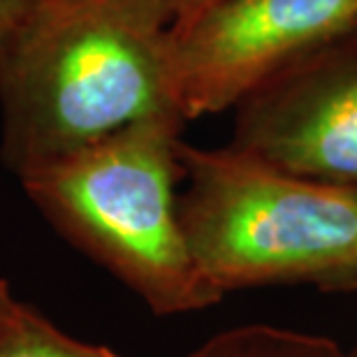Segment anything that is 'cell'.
<instances>
[{"label":"cell","mask_w":357,"mask_h":357,"mask_svg":"<svg viewBox=\"0 0 357 357\" xmlns=\"http://www.w3.org/2000/svg\"><path fill=\"white\" fill-rule=\"evenodd\" d=\"M0 105L17 176L139 121L181 119L169 26L139 0H26L0 38Z\"/></svg>","instance_id":"obj_1"},{"label":"cell","mask_w":357,"mask_h":357,"mask_svg":"<svg viewBox=\"0 0 357 357\" xmlns=\"http://www.w3.org/2000/svg\"><path fill=\"white\" fill-rule=\"evenodd\" d=\"M181 123L139 121L19 176L49 223L155 316L199 311L223 297L197 271L178 220Z\"/></svg>","instance_id":"obj_2"},{"label":"cell","mask_w":357,"mask_h":357,"mask_svg":"<svg viewBox=\"0 0 357 357\" xmlns=\"http://www.w3.org/2000/svg\"><path fill=\"white\" fill-rule=\"evenodd\" d=\"M178 220L218 295L258 285L357 288V190L290 174L239 149L181 142Z\"/></svg>","instance_id":"obj_3"},{"label":"cell","mask_w":357,"mask_h":357,"mask_svg":"<svg viewBox=\"0 0 357 357\" xmlns=\"http://www.w3.org/2000/svg\"><path fill=\"white\" fill-rule=\"evenodd\" d=\"M357 31V0H218L172 33L183 121L239 107L306 56Z\"/></svg>","instance_id":"obj_4"},{"label":"cell","mask_w":357,"mask_h":357,"mask_svg":"<svg viewBox=\"0 0 357 357\" xmlns=\"http://www.w3.org/2000/svg\"><path fill=\"white\" fill-rule=\"evenodd\" d=\"M232 146L290 174L357 190V31L246 98Z\"/></svg>","instance_id":"obj_5"},{"label":"cell","mask_w":357,"mask_h":357,"mask_svg":"<svg viewBox=\"0 0 357 357\" xmlns=\"http://www.w3.org/2000/svg\"><path fill=\"white\" fill-rule=\"evenodd\" d=\"M188 357H353L337 341L265 323L216 334Z\"/></svg>","instance_id":"obj_6"},{"label":"cell","mask_w":357,"mask_h":357,"mask_svg":"<svg viewBox=\"0 0 357 357\" xmlns=\"http://www.w3.org/2000/svg\"><path fill=\"white\" fill-rule=\"evenodd\" d=\"M0 357H121L105 346L84 344L21 302L0 341Z\"/></svg>","instance_id":"obj_7"},{"label":"cell","mask_w":357,"mask_h":357,"mask_svg":"<svg viewBox=\"0 0 357 357\" xmlns=\"http://www.w3.org/2000/svg\"><path fill=\"white\" fill-rule=\"evenodd\" d=\"M149 10H153L169 26V31L183 28L192 19L199 17L204 10L216 5L218 0H139Z\"/></svg>","instance_id":"obj_8"},{"label":"cell","mask_w":357,"mask_h":357,"mask_svg":"<svg viewBox=\"0 0 357 357\" xmlns=\"http://www.w3.org/2000/svg\"><path fill=\"white\" fill-rule=\"evenodd\" d=\"M19 304L21 302L12 295V290H10V285H7V281L0 278V341H3L7 327L12 325L14 316H17Z\"/></svg>","instance_id":"obj_9"},{"label":"cell","mask_w":357,"mask_h":357,"mask_svg":"<svg viewBox=\"0 0 357 357\" xmlns=\"http://www.w3.org/2000/svg\"><path fill=\"white\" fill-rule=\"evenodd\" d=\"M24 3L26 0H0V38L7 33L12 21L17 19V14L21 7H24Z\"/></svg>","instance_id":"obj_10"},{"label":"cell","mask_w":357,"mask_h":357,"mask_svg":"<svg viewBox=\"0 0 357 357\" xmlns=\"http://www.w3.org/2000/svg\"><path fill=\"white\" fill-rule=\"evenodd\" d=\"M351 355H353V357H357V346H355L353 351H351Z\"/></svg>","instance_id":"obj_11"}]
</instances>
